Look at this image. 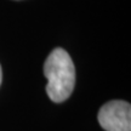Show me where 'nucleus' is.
Wrapping results in <instances>:
<instances>
[{
  "mask_svg": "<svg viewBox=\"0 0 131 131\" xmlns=\"http://www.w3.org/2000/svg\"><path fill=\"white\" fill-rule=\"evenodd\" d=\"M47 79L46 94L55 103H61L69 97L75 85V67L68 52L56 47L47 56L44 64Z\"/></svg>",
  "mask_w": 131,
  "mask_h": 131,
  "instance_id": "f257e3e1",
  "label": "nucleus"
},
{
  "mask_svg": "<svg viewBox=\"0 0 131 131\" xmlns=\"http://www.w3.org/2000/svg\"><path fill=\"white\" fill-rule=\"evenodd\" d=\"M100 125L106 131H131V106L120 100L104 103L97 115Z\"/></svg>",
  "mask_w": 131,
  "mask_h": 131,
  "instance_id": "f03ea898",
  "label": "nucleus"
},
{
  "mask_svg": "<svg viewBox=\"0 0 131 131\" xmlns=\"http://www.w3.org/2000/svg\"><path fill=\"white\" fill-rule=\"evenodd\" d=\"M1 80H3V72H1V66H0V85H1Z\"/></svg>",
  "mask_w": 131,
  "mask_h": 131,
  "instance_id": "7ed1b4c3",
  "label": "nucleus"
}]
</instances>
